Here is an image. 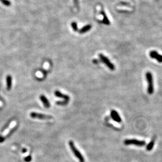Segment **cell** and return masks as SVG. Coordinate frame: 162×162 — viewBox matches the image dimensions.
Returning a JSON list of instances; mask_svg holds the SVG:
<instances>
[{"instance_id":"cell-1","label":"cell","mask_w":162,"mask_h":162,"mask_svg":"<svg viewBox=\"0 0 162 162\" xmlns=\"http://www.w3.org/2000/svg\"><path fill=\"white\" fill-rule=\"evenodd\" d=\"M69 146L70 149H71L73 153L74 154L75 156L77 158L79 162H85V159L82 155L81 153L79 151V150L75 146L73 141H69Z\"/></svg>"},{"instance_id":"cell-2","label":"cell","mask_w":162,"mask_h":162,"mask_svg":"<svg viewBox=\"0 0 162 162\" xmlns=\"http://www.w3.org/2000/svg\"><path fill=\"white\" fill-rule=\"evenodd\" d=\"M146 78L148 83L147 92L149 94H152L154 92V84L153 78L152 74L150 72H147L146 74Z\"/></svg>"},{"instance_id":"cell-3","label":"cell","mask_w":162,"mask_h":162,"mask_svg":"<svg viewBox=\"0 0 162 162\" xmlns=\"http://www.w3.org/2000/svg\"><path fill=\"white\" fill-rule=\"evenodd\" d=\"M124 143L126 145H134L140 147L146 145V142L144 141H140L136 139H126L124 141Z\"/></svg>"},{"instance_id":"cell-4","label":"cell","mask_w":162,"mask_h":162,"mask_svg":"<svg viewBox=\"0 0 162 162\" xmlns=\"http://www.w3.org/2000/svg\"><path fill=\"white\" fill-rule=\"evenodd\" d=\"M99 57L100 59V61H101L105 65H106V66L108 67L109 69H111V70H114L115 69L114 65L112 64L107 57L103 55L102 54H100L99 55Z\"/></svg>"},{"instance_id":"cell-5","label":"cell","mask_w":162,"mask_h":162,"mask_svg":"<svg viewBox=\"0 0 162 162\" xmlns=\"http://www.w3.org/2000/svg\"><path fill=\"white\" fill-rule=\"evenodd\" d=\"M30 116L33 119H38L39 120H50L52 119V116L44 114L38 113L34 112H32L30 113Z\"/></svg>"},{"instance_id":"cell-6","label":"cell","mask_w":162,"mask_h":162,"mask_svg":"<svg viewBox=\"0 0 162 162\" xmlns=\"http://www.w3.org/2000/svg\"><path fill=\"white\" fill-rule=\"evenodd\" d=\"M111 118L114 121L116 122L117 123H121L122 119L121 116L119 115L118 113L114 110H112L111 111Z\"/></svg>"},{"instance_id":"cell-7","label":"cell","mask_w":162,"mask_h":162,"mask_svg":"<svg viewBox=\"0 0 162 162\" xmlns=\"http://www.w3.org/2000/svg\"><path fill=\"white\" fill-rule=\"evenodd\" d=\"M149 56H150L151 58L156 60L158 62L160 63L162 62V55L159 54L157 52H156V51L154 50L151 51V52L149 53Z\"/></svg>"},{"instance_id":"cell-8","label":"cell","mask_w":162,"mask_h":162,"mask_svg":"<svg viewBox=\"0 0 162 162\" xmlns=\"http://www.w3.org/2000/svg\"><path fill=\"white\" fill-rule=\"evenodd\" d=\"M54 94L57 97L63 99L64 100V101L66 102V103H68L69 101V96L68 95L63 94L62 93H61L60 91H58V90L55 91Z\"/></svg>"},{"instance_id":"cell-9","label":"cell","mask_w":162,"mask_h":162,"mask_svg":"<svg viewBox=\"0 0 162 162\" xmlns=\"http://www.w3.org/2000/svg\"><path fill=\"white\" fill-rule=\"evenodd\" d=\"M39 99H40L41 102L43 103V104L45 108H48L50 107L51 105L50 102L47 99V98L44 95H41L40 97H39Z\"/></svg>"},{"instance_id":"cell-10","label":"cell","mask_w":162,"mask_h":162,"mask_svg":"<svg viewBox=\"0 0 162 162\" xmlns=\"http://www.w3.org/2000/svg\"><path fill=\"white\" fill-rule=\"evenodd\" d=\"M101 14L103 16V19L102 20V23L106 25H109L110 24V22L108 19L107 17L106 14L104 11H101Z\"/></svg>"},{"instance_id":"cell-11","label":"cell","mask_w":162,"mask_h":162,"mask_svg":"<svg viewBox=\"0 0 162 162\" xmlns=\"http://www.w3.org/2000/svg\"><path fill=\"white\" fill-rule=\"evenodd\" d=\"M92 28V26L90 24H87L86 26H84L83 28H82L79 31V32L80 34H84L88 31H89Z\"/></svg>"},{"instance_id":"cell-12","label":"cell","mask_w":162,"mask_h":162,"mask_svg":"<svg viewBox=\"0 0 162 162\" xmlns=\"http://www.w3.org/2000/svg\"><path fill=\"white\" fill-rule=\"evenodd\" d=\"M12 77L10 75L7 77V86L8 90H10L12 87Z\"/></svg>"},{"instance_id":"cell-13","label":"cell","mask_w":162,"mask_h":162,"mask_svg":"<svg viewBox=\"0 0 162 162\" xmlns=\"http://www.w3.org/2000/svg\"><path fill=\"white\" fill-rule=\"evenodd\" d=\"M154 144H155V140H152L148 144L147 146H146V149H147L148 151H151V150L153 148Z\"/></svg>"},{"instance_id":"cell-14","label":"cell","mask_w":162,"mask_h":162,"mask_svg":"<svg viewBox=\"0 0 162 162\" xmlns=\"http://www.w3.org/2000/svg\"><path fill=\"white\" fill-rule=\"evenodd\" d=\"M3 4H4L5 6H7V7H9V6L11 5V2L8 0H0Z\"/></svg>"},{"instance_id":"cell-15","label":"cell","mask_w":162,"mask_h":162,"mask_svg":"<svg viewBox=\"0 0 162 162\" xmlns=\"http://www.w3.org/2000/svg\"><path fill=\"white\" fill-rule=\"evenodd\" d=\"M71 26L72 27V28L74 30V31H78V28H77V23L75 22H73L71 23Z\"/></svg>"},{"instance_id":"cell-16","label":"cell","mask_w":162,"mask_h":162,"mask_svg":"<svg viewBox=\"0 0 162 162\" xmlns=\"http://www.w3.org/2000/svg\"><path fill=\"white\" fill-rule=\"evenodd\" d=\"M32 161V156L31 155H29L24 158V161L26 162H30Z\"/></svg>"},{"instance_id":"cell-17","label":"cell","mask_w":162,"mask_h":162,"mask_svg":"<svg viewBox=\"0 0 162 162\" xmlns=\"http://www.w3.org/2000/svg\"><path fill=\"white\" fill-rule=\"evenodd\" d=\"M5 140V138L2 135H0V143H3Z\"/></svg>"},{"instance_id":"cell-18","label":"cell","mask_w":162,"mask_h":162,"mask_svg":"<svg viewBox=\"0 0 162 162\" xmlns=\"http://www.w3.org/2000/svg\"><path fill=\"white\" fill-rule=\"evenodd\" d=\"M74 2L75 5H77L78 3V0H74Z\"/></svg>"},{"instance_id":"cell-19","label":"cell","mask_w":162,"mask_h":162,"mask_svg":"<svg viewBox=\"0 0 162 162\" xmlns=\"http://www.w3.org/2000/svg\"><path fill=\"white\" fill-rule=\"evenodd\" d=\"M0 104H1V103H0Z\"/></svg>"}]
</instances>
